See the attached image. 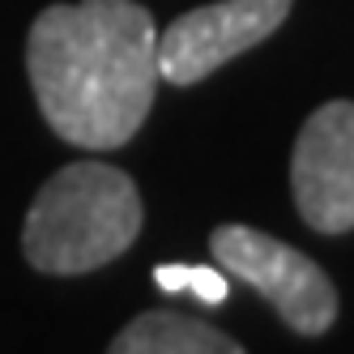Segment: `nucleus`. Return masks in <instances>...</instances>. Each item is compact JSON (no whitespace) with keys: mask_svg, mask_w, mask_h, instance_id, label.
<instances>
[{"mask_svg":"<svg viewBox=\"0 0 354 354\" xmlns=\"http://www.w3.org/2000/svg\"><path fill=\"white\" fill-rule=\"evenodd\" d=\"M209 248L226 273L248 282L265 303H273V312L282 316L286 328H295L303 337H320L333 328L337 286L308 252H299L243 222L214 226Z\"/></svg>","mask_w":354,"mask_h":354,"instance_id":"3","label":"nucleus"},{"mask_svg":"<svg viewBox=\"0 0 354 354\" xmlns=\"http://www.w3.org/2000/svg\"><path fill=\"white\" fill-rule=\"evenodd\" d=\"M26 68L56 137L77 149H120L154 107V17L137 0L52 5L30 26Z\"/></svg>","mask_w":354,"mask_h":354,"instance_id":"1","label":"nucleus"},{"mask_svg":"<svg viewBox=\"0 0 354 354\" xmlns=\"http://www.w3.org/2000/svg\"><path fill=\"white\" fill-rule=\"evenodd\" d=\"M290 192L312 231H354V103L337 98L308 115L290 158Z\"/></svg>","mask_w":354,"mask_h":354,"instance_id":"5","label":"nucleus"},{"mask_svg":"<svg viewBox=\"0 0 354 354\" xmlns=\"http://www.w3.org/2000/svg\"><path fill=\"white\" fill-rule=\"evenodd\" d=\"M295 0H218L180 13L158 35V82L196 86L214 68L252 52L286 21Z\"/></svg>","mask_w":354,"mask_h":354,"instance_id":"4","label":"nucleus"},{"mask_svg":"<svg viewBox=\"0 0 354 354\" xmlns=\"http://www.w3.org/2000/svg\"><path fill=\"white\" fill-rule=\"evenodd\" d=\"M154 282L167 295H196L201 303H214V308L226 303V295H231L226 277L218 269H205V265H158Z\"/></svg>","mask_w":354,"mask_h":354,"instance_id":"7","label":"nucleus"},{"mask_svg":"<svg viewBox=\"0 0 354 354\" xmlns=\"http://www.w3.org/2000/svg\"><path fill=\"white\" fill-rule=\"evenodd\" d=\"M107 354H243V346L196 316L154 308L124 324Z\"/></svg>","mask_w":354,"mask_h":354,"instance_id":"6","label":"nucleus"},{"mask_svg":"<svg viewBox=\"0 0 354 354\" xmlns=\"http://www.w3.org/2000/svg\"><path fill=\"white\" fill-rule=\"evenodd\" d=\"M141 192L111 162H68L47 180L21 226V252L39 273H90L124 257L141 235Z\"/></svg>","mask_w":354,"mask_h":354,"instance_id":"2","label":"nucleus"}]
</instances>
